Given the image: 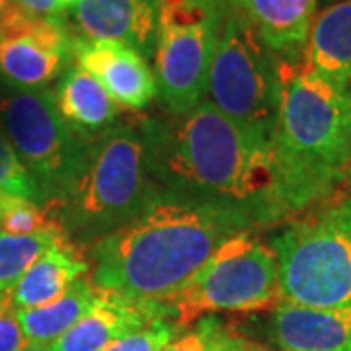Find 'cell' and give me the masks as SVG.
Here are the masks:
<instances>
[{
  "instance_id": "cb8c5ba5",
  "label": "cell",
  "mask_w": 351,
  "mask_h": 351,
  "mask_svg": "<svg viewBox=\"0 0 351 351\" xmlns=\"http://www.w3.org/2000/svg\"><path fill=\"white\" fill-rule=\"evenodd\" d=\"M184 328L176 318H160L135 334L113 341L101 351H162L184 332Z\"/></svg>"
},
{
  "instance_id": "d6986e66",
  "label": "cell",
  "mask_w": 351,
  "mask_h": 351,
  "mask_svg": "<svg viewBox=\"0 0 351 351\" xmlns=\"http://www.w3.org/2000/svg\"><path fill=\"white\" fill-rule=\"evenodd\" d=\"M98 297L100 289L90 281V277H80L57 301L38 308L16 311V318L27 343L51 346L75 326L94 306Z\"/></svg>"
},
{
  "instance_id": "7c38bea8",
  "label": "cell",
  "mask_w": 351,
  "mask_h": 351,
  "mask_svg": "<svg viewBox=\"0 0 351 351\" xmlns=\"http://www.w3.org/2000/svg\"><path fill=\"white\" fill-rule=\"evenodd\" d=\"M176 318L172 306L145 302L101 291L98 301L64 336L47 346L51 351H101L117 339L135 334L154 320Z\"/></svg>"
},
{
  "instance_id": "5bb4252c",
  "label": "cell",
  "mask_w": 351,
  "mask_h": 351,
  "mask_svg": "<svg viewBox=\"0 0 351 351\" xmlns=\"http://www.w3.org/2000/svg\"><path fill=\"white\" fill-rule=\"evenodd\" d=\"M281 351H351V308H311L281 301L265 320Z\"/></svg>"
},
{
  "instance_id": "8fae6325",
  "label": "cell",
  "mask_w": 351,
  "mask_h": 351,
  "mask_svg": "<svg viewBox=\"0 0 351 351\" xmlns=\"http://www.w3.org/2000/svg\"><path fill=\"white\" fill-rule=\"evenodd\" d=\"M73 61L94 76L119 108L145 110L158 94L149 61L129 45L106 39L75 38Z\"/></svg>"
},
{
  "instance_id": "e0dca14e",
  "label": "cell",
  "mask_w": 351,
  "mask_h": 351,
  "mask_svg": "<svg viewBox=\"0 0 351 351\" xmlns=\"http://www.w3.org/2000/svg\"><path fill=\"white\" fill-rule=\"evenodd\" d=\"M88 271L90 262L82 258L80 248L66 239L59 240L32 263L14 289L10 304L14 311L45 306L57 301L80 277H86Z\"/></svg>"
},
{
  "instance_id": "ac0fdd59",
  "label": "cell",
  "mask_w": 351,
  "mask_h": 351,
  "mask_svg": "<svg viewBox=\"0 0 351 351\" xmlns=\"http://www.w3.org/2000/svg\"><path fill=\"white\" fill-rule=\"evenodd\" d=\"M306 66L326 80L351 88V0H338L314 18Z\"/></svg>"
},
{
  "instance_id": "3957f363",
  "label": "cell",
  "mask_w": 351,
  "mask_h": 351,
  "mask_svg": "<svg viewBox=\"0 0 351 351\" xmlns=\"http://www.w3.org/2000/svg\"><path fill=\"white\" fill-rule=\"evenodd\" d=\"M281 82L271 154L291 219L330 197L346 178L350 88L316 75L306 63L281 64Z\"/></svg>"
},
{
  "instance_id": "d4e9b609",
  "label": "cell",
  "mask_w": 351,
  "mask_h": 351,
  "mask_svg": "<svg viewBox=\"0 0 351 351\" xmlns=\"http://www.w3.org/2000/svg\"><path fill=\"white\" fill-rule=\"evenodd\" d=\"M27 346L10 302H0V351H22Z\"/></svg>"
},
{
  "instance_id": "30bf717a",
  "label": "cell",
  "mask_w": 351,
  "mask_h": 351,
  "mask_svg": "<svg viewBox=\"0 0 351 351\" xmlns=\"http://www.w3.org/2000/svg\"><path fill=\"white\" fill-rule=\"evenodd\" d=\"M66 18L36 16L16 0L0 22V78L8 88H47L73 64Z\"/></svg>"
},
{
  "instance_id": "277c9868",
  "label": "cell",
  "mask_w": 351,
  "mask_h": 351,
  "mask_svg": "<svg viewBox=\"0 0 351 351\" xmlns=\"http://www.w3.org/2000/svg\"><path fill=\"white\" fill-rule=\"evenodd\" d=\"M158 193L147 117H141L86 138L69 189L49 213L69 242L86 250L135 219Z\"/></svg>"
},
{
  "instance_id": "6da1fadb",
  "label": "cell",
  "mask_w": 351,
  "mask_h": 351,
  "mask_svg": "<svg viewBox=\"0 0 351 351\" xmlns=\"http://www.w3.org/2000/svg\"><path fill=\"white\" fill-rule=\"evenodd\" d=\"M162 193L234 215L252 230L287 221L271 143L203 100L180 117H147Z\"/></svg>"
},
{
  "instance_id": "5b68a950",
  "label": "cell",
  "mask_w": 351,
  "mask_h": 351,
  "mask_svg": "<svg viewBox=\"0 0 351 351\" xmlns=\"http://www.w3.org/2000/svg\"><path fill=\"white\" fill-rule=\"evenodd\" d=\"M281 301L351 308V197L330 195L291 217L269 240Z\"/></svg>"
},
{
  "instance_id": "ba28073f",
  "label": "cell",
  "mask_w": 351,
  "mask_h": 351,
  "mask_svg": "<svg viewBox=\"0 0 351 351\" xmlns=\"http://www.w3.org/2000/svg\"><path fill=\"white\" fill-rule=\"evenodd\" d=\"M226 0H158L154 78L172 117L191 112L207 94V80Z\"/></svg>"
},
{
  "instance_id": "44dd1931",
  "label": "cell",
  "mask_w": 351,
  "mask_h": 351,
  "mask_svg": "<svg viewBox=\"0 0 351 351\" xmlns=\"http://www.w3.org/2000/svg\"><path fill=\"white\" fill-rule=\"evenodd\" d=\"M246 343V338L228 330L217 316H203L162 351H240Z\"/></svg>"
},
{
  "instance_id": "f546056e",
  "label": "cell",
  "mask_w": 351,
  "mask_h": 351,
  "mask_svg": "<svg viewBox=\"0 0 351 351\" xmlns=\"http://www.w3.org/2000/svg\"><path fill=\"white\" fill-rule=\"evenodd\" d=\"M240 351H271V350H263V348H258V346H254V343L248 341V343H246V346H244Z\"/></svg>"
},
{
  "instance_id": "9a60e30c",
  "label": "cell",
  "mask_w": 351,
  "mask_h": 351,
  "mask_svg": "<svg viewBox=\"0 0 351 351\" xmlns=\"http://www.w3.org/2000/svg\"><path fill=\"white\" fill-rule=\"evenodd\" d=\"M281 64H302L318 0H226Z\"/></svg>"
},
{
  "instance_id": "1f68e13d",
  "label": "cell",
  "mask_w": 351,
  "mask_h": 351,
  "mask_svg": "<svg viewBox=\"0 0 351 351\" xmlns=\"http://www.w3.org/2000/svg\"><path fill=\"white\" fill-rule=\"evenodd\" d=\"M322 2H326V6H328V4H332V2H338V0H322Z\"/></svg>"
},
{
  "instance_id": "484cf974",
  "label": "cell",
  "mask_w": 351,
  "mask_h": 351,
  "mask_svg": "<svg viewBox=\"0 0 351 351\" xmlns=\"http://www.w3.org/2000/svg\"><path fill=\"white\" fill-rule=\"evenodd\" d=\"M346 147H348V166L351 164V88H350V108H348V123H346Z\"/></svg>"
},
{
  "instance_id": "603a6c76",
  "label": "cell",
  "mask_w": 351,
  "mask_h": 351,
  "mask_svg": "<svg viewBox=\"0 0 351 351\" xmlns=\"http://www.w3.org/2000/svg\"><path fill=\"white\" fill-rule=\"evenodd\" d=\"M0 191L45 205L41 189L24 162L20 160L18 152L6 135L2 121H0Z\"/></svg>"
},
{
  "instance_id": "52a82bcc",
  "label": "cell",
  "mask_w": 351,
  "mask_h": 351,
  "mask_svg": "<svg viewBox=\"0 0 351 351\" xmlns=\"http://www.w3.org/2000/svg\"><path fill=\"white\" fill-rule=\"evenodd\" d=\"M279 302L276 254L254 230H244L217 248L170 306L176 320L189 326L201 316L263 313Z\"/></svg>"
},
{
  "instance_id": "9c48e42d",
  "label": "cell",
  "mask_w": 351,
  "mask_h": 351,
  "mask_svg": "<svg viewBox=\"0 0 351 351\" xmlns=\"http://www.w3.org/2000/svg\"><path fill=\"white\" fill-rule=\"evenodd\" d=\"M0 121L41 189L45 207L55 205L69 189L86 138L66 125L49 88H8L0 96Z\"/></svg>"
},
{
  "instance_id": "2e32d148",
  "label": "cell",
  "mask_w": 351,
  "mask_h": 351,
  "mask_svg": "<svg viewBox=\"0 0 351 351\" xmlns=\"http://www.w3.org/2000/svg\"><path fill=\"white\" fill-rule=\"evenodd\" d=\"M53 100L66 125L82 138L96 137L115 125L121 108L100 82L78 64L57 78Z\"/></svg>"
},
{
  "instance_id": "83f0119b",
  "label": "cell",
  "mask_w": 351,
  "mask_h": 351,
  "mask_svg": "<svg viewBox=\"0 0 351 351\" xmlns=\"http://www.w3.org/2000/svg\"><path fill=\"white\" fill-rule=\"evenodd\" d=\"M14 0H0V22H2V18L6 16V12H8V8L12 6Z\"/></svg>"
},
{
  "instance_id": "4dcf8cb0",
  "label": "cell",
  "mask_w": 351,
  "mask_h": 351,
  "mask_svg": "<svg viewBox=\"0 0 351 351\" xmlns=\"http://www.w3.org/2000/svg\"><path fill=\"white\" fill-rule=\"evenodd\" d=\"M346 178H348V182L351 184V164L348 166V168H346Z\"/></svg>"
},
{
  "instance_id": "8992f818",
  "label": "cell",
  "mask_w": 351,
  "mask_h": 351,
  "mask_svg": "<svg viewBox=\"0 0 351 351\" xmlns=\"http://www.w3.org/2000/svg\"><path fill=\"white\" fill-rule=\"evenodd\" d=\"M281 84L277 57L226 2L207 80L209 101L234 123L274 143Z\"/></svg>"
},
{
  "instance_id": "4fadbf2b",
  "label": "cell",
  "mask_w": 351,
  "mask_h": 351,
  "mask_svg": "<svg viewBox=\"0 0 351 351\" xmlns=\"http://www.w3.org/2000/svg\"><path fill=\"white\" fill-rule=\"evenodd\" d=\"M80 38L129 45L151 59L158 32V0H82L71 10Z\"/></svg>"
},
{
  "instance_id": "f1b7e54d",
  "label": "cell",
  "mask_w": 351,
  "mask_h": 351,
  "mask_svg": "<svg viewBox=\"0 0 351 351\" xmlns=\"http://www.w3.org/2000/svg\"><path fill=\"white\" fill-rule=\"evenodd\" d=\"M22 351H51L47 346H36V343H27Z\"/></svg>"
},
{
  "instance_id": "7402d4cb",
  "label": "cell",
  "mask_w": 351,
  "mask_h": 351,
  "mask_svg": "<svg viewBox=\"0 0 351 351\" xmlns=\"http://www.w3.org/2000/svg\"><path fill=\"white\" fill-rule=\"evenodd\" d=\"M53 225L55 221L51 219L49 207L0 191V232L27 237Z\"/></svg>"
},
{
  "instance_id": "ffe728a7",
  "label": "cell",
  "mask_w": 351,
  "mask_h": 351,
  "mask_svg": "<svg viewBox=\"0 0 351 351\" xmlns=\"http://www.w3.org/2000/svg\"><path fill=\"white\" fill-rule=\"evenodd\" d=\"M63 239L66 237L57 225L27 237L0 232V302H10L14 289L18 287L32 263Z\"/></svg>"
},
{
  "instance_id": "4316f807",
  "label": "cell",
  "mask_w": 351,
  "mask_h": 351,
  "mask_svg": "<svg viewBox=\"0 0 351 351\" xmlns=\"http://www.w3.org/2000/svg\"><path fill=\"white\" fill-rule=\"evenodd\" d=\"M82 0H57V4H59V8L66 12V10H73L75 6H78Z\"/></svg>"
},
{
  "instance_id": "7a4b0ae2",
  "label": "cell",
  "mask_w": 351,
  "mask_h": 351,
  "mask_svg": "<svg viewBox=\"0 0 351 351\" xmlns=\"http://www.w3.org/2000/svg\"><path fill=\"white\" fill-rule=\"evenodd\" d=\"M252 230L234 215L158 193L90 254V281L129 299L168 304L230 237Z\"/></svg>"
}]
</instances>
